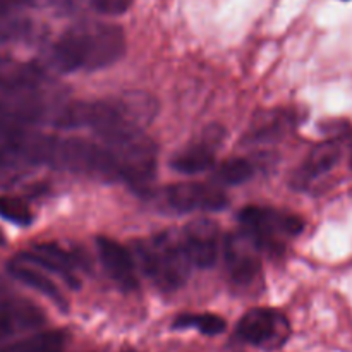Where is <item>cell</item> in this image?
<instances>
[{
    "mask_svg": "<svg viewBox=\"0 0 352 352\" xmlns=\"http://www.w3.org/2000/svg\"><path fill=\"white\" fill-rule=\"evenodd\" d=\"M45 323V315L36 305L26 299L0 296V344Z\"/></svg>",
    "mask_w": 352,
    "mask_h": 352,
    "instance_id": "13",
    "label": "cell"
},
{
    "mask_svg": "<svg viewBox=\"0 0 352 352\" xmlns=\"http://www.w3.org/2000/svg\"><path fill=\"white\" fill-rule=\"evenodd\" d=\"M55 136L34 133L30 126L0 122V181L36 165H50Z\"/></svg>",
    "mask_w": 352,
    "mask_h": 352,
    "instance_id": "3",
    "label": "cell"
},
{
    "mask_svg": "<svg viewBox=\"0 0 352 352\" xmlns=\"http://www.w3.org/2000/svg\"><path fill=\"white\" fill-rule=\"evenodd\" d=\"M17 258L36 265L41 270H47L58 275L71 289H78L81 285V280H79L78 274H76V268L81 265L78 261V256L74 253H71V251L65 250V248L58 246V244H34L31 250L17 254Z\"/></svg>",
    "mask_w": 352,
    "mask_h": 352,
    "instance_id": "11",
    "label": "cell"
},
{
    "mask_svg": "<svg viewBox=\"0 0 352 352\" xmlns=\"http://www.w3.org/2000/svg\"><path fill=\"white\" fill-rule=\"evenodd\" d=\"M89 6L103 16H120L127 12L133 0H88Z\"/></svg>",
    "mask_w": 352,
    "mask_h": 352,
    "instance_id": "22",
    "label": "cell"
},
{
    "mask_svg": "<svg viewBox=\"0 0 352 352\" xmlns=\"http://www.w3.org/2000/svg\"><path fill=\"white\" fill-rule=\"evenodd\" d=\"M95 244L103 268L109 277L116 282L117 287L122 289L124 292L136 291L140 282H138L136 263L131 251L116 239L105 236L96 237Z\"/></svg>",
    "mask_w": 352,
    "mask_h": 352,
    "instance_id": "12",
    "label": "cell"
},
{
    "mask_svg": "<svg viewBox=\"0 0 352 352\" xmlns=\"http://www.w3.org/2000/svg\"><path fill=\"white\" fill-rule=\"evenodd\" d=\"M340 160V146L337 143H323L313 148L311 153L292 172L291 188L296 191L308 189L316 179L329 174Z\"/></svg>",
    "mask_w": 352,
    "mask_h": 352,
    "instance_id": "14",
    "label": "cell"
},
{
    "mask_svg": "<svg viewBox=\"0 0 352 352\" xmlns=\"http://www.w3.org/2000/svg\"><path fill=\"white\" fill-rule=\"evenodd\" d=\"M7 270H9V274L12 275L16 280H19L21 284L34 289V291L40 292L41 296H45V298L50 299L52 302H55L62 311L67 309V301H65L60 289L54 284L52 278H48L47 275L41 272L40 267L16 256L9 265H7Z\"/></svg>",
    "mask_w": 352,
    "mask_h": 352,
    "instance_id": "15",
    "label": "cell"
},
{
    "mask_svg": "<svg viewBox=\"0 0 352 352\" xmlns=\"http://www.w3.org/2000/svg\"><path fill=\"white\" fill-rule=\"evenodd\" d=\"M134 258L155 287L164 292L181 289L191 275L192 265L175 232L140 239L134 246Z\"/></svg>",
    "mask_w": 352,
    "mask_h": 352,
    "instance_id": "2",
    "label": "cell"
},
{
    "mask_svg": "<svg viewBox=\"0 0 352 352\" xmlns=\"http://www.w3.org/2000/svg\"><path fill=\"white\" fill-rule=\"evenodd\" d=\"M162 203L177 213H210L226 208L229 198L210 182H175L162 189Z\"/></svg>",
    "mask_w": 352,
    "mask_h": 352,
    "instance_id": "6",
    "label": "cell"
},
{
    "mask_svg": "<svg viewBox=\"0 0 352 352\" xmlns=\"http://www.w3.org/2000/svg\"><path fill=\"white\" fill-rule=\"evenodd\" d=\"M2 241H3V237H2V234H0V243H2Z\"/></svg>",
    "mask_w": 352,
    "mask_h": 352,
    "instance_id": "25",
    "label": "cell"
},
{
    "mask_svg": "<svg viewBox=\"0 0 352 352\" xmlns=\"http://www.w3.org/2000/svg\"><path fill=\"white\" fill-rule=\"evenodd\" d=\"M174 329L184 330V329H195L203 336H220L226 332L227 323L222 316L213 315V313H184V315L177 316L174 322Z\"/></svg>",
    "mask_w": 352,
    "mask_h": 352,
    "instance_id": "19",
    "label": "cell"
},
{
    "mask_svg": "<svg viewBox=\"0 0 352 352\" xmlns=\"http://www.w3.org/2000/svg\"><path fill=\"white\" fill-rule=\"evenodd\" d=\"M65 337L57 330L34 333V336L9 344L0 352H64Z\"/></svg>",
    "mask_w": 352,
    "mask_h": 352,
    "instance_id": "17",
    "label": "cell"
},
{
    "mask_svg": "<svg viewBox=\"0 0 352 352\" xmlns=\"http://www.w3.org/2000/svg\"><path fill=\"white\" fill-rule=\"evenodd\" d=\"M243 230L253 237L254 243L267 251H278L291 237L299 236L305 229L301 217L268 206H246L239 212Z\"/></svg>",
    "mask_w": 352,
    "mask_h": 352,
    "instance_id": "5",
    "label": "cell"
},
{
    "mask_svg": "<svg viewBox=\"0 0 352 352\" xmlns=\"http://www.w3.org/2000/svg\"><path fill=\"white\" fill-rule=\"evenodd\" d=\"M294 124V116L289 112H267L258 116L256 120H253L250 131L244 134V143H267L282 138L285 131L291 129Z\"/></svg>",
    "mask_w": 352,
    "mask_h": 352,
    "instance_id": "16",
    "label": "cell"
},
{
    "mask_svg": "<svg viewBox=\"0 0 352 352\" xmlns=\"http://www.w3.org/2000/svg\"><path fill=\"white\" fill-rule=\"evenodd\" d=\"M112 151L119 181L144 189L157 170V146L143 131H122L107 138H98Z\"/></svg>",
    "mask_w": 352,
    "mask_h": 352,
    "instance_id": "4",
    "label": "cell"
},
{
    "mask_svg": "<svg viewBox=\"0 0 352 352\" xmlns=\"http://www.w3.org/2000/svg\"><path fill=\"white\" fill-rule=\"evenodd\" d=\"M126 54V34L117 24L79 23L58 36L50 52L52 65L58 72L98 71Z\"/></svg>",
    "mask_w": 352,
    "mask_h": 352,
    "instance_id": "1",
    "label": "cell"
},
{
    "mask_svg": "<svg viewBox=\"0 0 352 352\" xmlns=\"http://www.w3.org/2000/svg\"><path fill=\"white\" fill-rule=\"evenodd\" d=\"M122 352H138V351H133V349H126V351H122Z\"/></svg>",
    "mask_w": 352,
    "mask_h": 352,
    "instance_id": "24",
    "label": "cell"
},
{
    "mask_svg": "<svg viewBox=\"0 0 352 352\" xmlns=\"http://www.w3.org/2000/svg\"><path fill=\"white\" fill-rule=\"evenodd\" d=\"M254 175V165L248 158L232 157L215 165V181L223 186H239L251 181Z\"/></svg>",
    "mask_w": 352,
    "mask_h": 352,
    "instance_id": "18",
    "label": "cell"
},
{
    "mask_svg": "<svg viewBox=\"0 0 352 352\" xmlns=\"http://www.w3.org/2000/svg\"><path fill=\"white\" fill-rule=\"evenodd\" d=\"M31 30V23L17 14H7L0 16V43L6 41L21 40L26 36Z\"/></svg>",
    "mask_w": 352,
    "mask_h": 352,
    "instance_id": "21",
    "label": "cell"
},
{
    "mask_svg": "<svg viewBox=\"0 0 352 352\" xmlns=\"http://www.w3.org/2000/svg\"><path fill=\"white\" fill-rule=\"evenodd\" d=\"M236 333L250 346L277 349L289 339V322L277 309L253 308L239 320Z\"/></svg>",
    "mask_w": 352,
    "mask_h": 352,
    "instance_id": "7",
    "label": "cell"
},
{
    "mask_svg": "<svg viewBox=\"0 0 352 352\" xmlns=\"http://www.w3.org/2000/svg\"><path fill=\"white\" fill-rule=\"evenodd\" d=\"M0 217L16 226H30L33 222L30 206L16 196H0Z\"/></svg>",
    "mask_w": 352,
    "mask_h": 352,
    "instance_id": "20",
    "label": "cell"
},
{
    "mask_svg": "<svg viewBox=\"0 0 352 352\" xmlns=\"http://www.w3.org/2000/svg\"><path fill=\"white\" fill-rule=\"evenodd\" d=\"M226 140V129L220 124L205 127L195 141L186 144L170 158V168L182 175H198L215 168L217 153Z\"/></svg>",
    "mask_w": 352,
    "mask_h": 352,
    "instance_id": "8",
    "label": "cell"
},
{
    "mask_svg": "<svg viewBox=\"0 0 352 352\" xmlns=\"http://www.w3.org/2000/svg\"><path fill=\"white\" fill-rule=\"evenodd\" d=\"M351 167H352V160H351Z\"/></svg>",
    "mask_w": 352,
    "mask_h": 352,
    "instance_id": "26",
    "label": "cell"
},
{
    "mask_svg": "<svg viewBox=\"0 0 352 352\" xmlns=\"http://www.w3.org/2000/svg\"><path fill=\"white\" fill-rule=\"evenodd\" d=\"M6 294H9V292H7V289H6V285L0 284V296H6Z\"/></svg>",
    "mask_w": 352,
    "mask_h": 352,
    "instance_id": "23",
    "label": "cell"
},
{
    "mask_svg": "<svg viewBox=\"0 0 352 352\" xmlns=\"http://www.w3.org/2000/svg\"><path fill=\"white\" fill-rule=\"evenodd\" d=\"M261 248L244 230L230 232L223 241V261L237 285H250L261 274Z\"/></svg>",
    "mask_w": 352,
    "mask_h": 352,
    "instance_id": "9",
    "label": "cell"
},
{
    "mask_svg": "<svg viewBox=\"0 0 352 352\" xmlns=\"http://www.w3.org/2000/svg\"><path fill=\"white\" fill-rule=\"evenodd\" d=\"M177 234L192 267L212 268L217 263L220 253V229L215 222L206 219L192 220Z\"/></svg>",
    "mask_w": 352,
    "mask_h": 352,
    "instance_id": "10",
    "label": "cell"
}]
</instances>
